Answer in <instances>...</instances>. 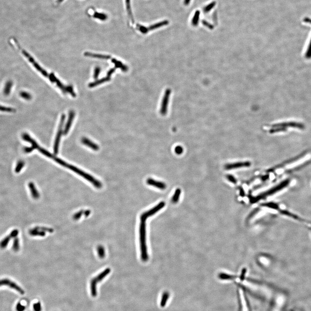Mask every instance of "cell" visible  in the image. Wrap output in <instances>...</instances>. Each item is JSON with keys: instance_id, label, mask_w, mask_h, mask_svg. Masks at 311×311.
Segmentation results:
<instances>
[{"instance_id": "f35d334b", "label": "cell", "mask_w": 311, "mask_h": 311, "mask_svg": "<svg viewBox=\"0 0 311 311\" xmlns=\"http://www.w3.org/2000/svg\"><path fill=\"white\" fill-rule=\"evenodd\" d=\"M191 0H185L184 3L185 5H187L189 4Z\"/></svg>"}, {"instance_id": "7402d4cb", "label": "cell", "mask_w": 311, "mask_h": 311, "mask_svg": "<svg viewBox=\"0 0 311 311\" xmlns=\"http://www.w3.org/2000/svg\"><path fill=\"white\" fill-rule=\"evenodd\" d=\"M126 8H127V11L129 16L130 18L131 21L134 23V20L133 18V14H132V11H131V8H130V0H126Z\"/></svg>"}, {"instance_id": "7a4b0ae2", "label": "cell", "mask_w": 311, "mask_h": 311, "mask_svg": "<svg viewBox=\"0 0 311 311\" xmlns=\"http://www.w3.org/2000/svg\"><path fill=\"white\" fill-rule=\"evenodd\" d=\"M140 250L141 260L147 262L148 259L147 243H146V225L145 222L141 221L139 228Z\"/></svg>"}, {"instance_id": "ac0fdd59", "label": "cell", "mask_w": 311, "mask_h": 311, "mask_svg": "<svg viewBox=\"0 0 311 311\" xmlns=\"http://www.w3.org/2000/svg\"><path fill=\"white\" fill-rule=\"evenodd\" d=\"M13 86V82L11 81H8L6 83L3 89V93L5 95H8L10 94L11 92V89Z\"/></svg>"}, {"instance_id": "74e56055", "label": "cell", "mask_w": 311, "mask_h": 311, "mask_svg": "<svg viewBox=\"0 0 311 311\" xmlns=\"http://www.w3.org/2000/svg\"><path fill=\"white\" fill-rule=\"evenodd\" d=\"M18 232L17 230H14L13 231V232L11 233V234L10 235L11 237H15L17 234H18Z\"/></svg>"}, {"instance_id": "3957f363", "label": "cell", "mask_w": 311, "mask_h": 311, "mask_svg": "<svg viewBox=\"0 0 311 311\" xmlns=\"http://www.w3.org/2000/svg\"><path fill=\"white\" fill-rule=\"evenodd\" d=\"M65 114L62 115L61 120H60V124L58 126V130L55 143H54V152L55 154H57L58 153L61 137H62V133L63 132H64L63 131V128L64 123H65Z\"/></svg>"}, {"instance_id": "d4e9b609", "label": "cell", "mask_w": 311, "mask_h": 311, "mask_svg": "<svg viewBox=\"0 0 311 311\" xmlns=\"http://www.w3.org/2000/svg\"><path fill=\"white\" fill-rule=\"evenodd\" d=\"M0 111L8 112V113H14L16 112V110L15 109L12 108L0 105Z\"/></svg>"}, {"instance_id": "2e32d148", "label": "cell", "mask_w": 311, "mask_h": 311, "mask_svg": "<svg viewBox=\"0 0 311 311\" xmlns=\"http://www.w3.org/2000/svg\"><path fill=\"white\" fill-rule=\"evenodd\" d=\"M110 80V78L106 76V77L103 78L102 79L100 80H96V81H95V82H93V83H91V84H89V87H90V88L95 87L96 86L99 85L101 84H102V83L109 81Z\"/></svg>"}, {"instance_id": "ba28073f", "label": "cell", "mask_w": 311, "mask_h": 311, "mask_svg": "<svg viewBox=\"0 0 311 311\" xmlns=\"http://www.w3.org/2000/svg\"><path fill=\"white\" fill-rule=\"evenodd\" d=\"M3 285L8 286L10 288L14 289L21 294H24V293H25L23 290L21 288L20 286H18L15 283L10 281L9 280H8V279L0 280V286Z\"/></svg>"}, {"instance_id": "4dcf8cb0", "label": "cell", "mask_w": 311, "mask_h": 311, "mask_svg": "<svg viewBox=\"0 0 311 311\" xmlns=\"http://www.w3.org/2000/svg\"><path fill=\"white\" fill-rule=\"evenodd\" d=\"M10 237H7L5 238L1 242L0 246L2 248H4L6 246V245L8 243V242L9 241Z\"/></svg>"}, {"instance_id": "4fadbf2b", "label": "cell", "mask_w": 311, "mask_h": 311, "mask_svg": "<svg viewBox=\"0 0 311 311\" xmlns=\"http://www.w3.org/2000/svg\"><path fill=\"white\" fill-rule=\"evenodd\" d=\"M81 141L82 143L87 147L91 148L93 150H95V151L99 150V146L88 138L85 137H82Z\"/></svg>"}, {"instance_id": "8fae6325", "label": "cell", "mask_w": 311, "mask_h": 311, "mask_svg": "<svg viewBox=\"0 0 311 311\" xmlns=\"http://www.w3.org/2000/svg\"><path fill=\"white\" fill-rule=\"evenodd\" d=\"M250 165V163L249 162L233 163L228 164L227 165H225V169L230 170L232 169L242 168V167H248Z\"/></svg>"}, {"instance_id": "d6a6232c", "label": "cell", "mask_w": 311, "mask_h": 311, "mask_svg": "<svg viewBox=\"0 0 311 311\" xmlns=\"http://www.w3.org/2000/svg\"><path fill=\"white\" fill-rule=\"evenodd\" d=\"M100 69L99 67H96L95 69L93 77L95 79L97 78L100 74Z\"/></svg>"}, {"instance_id": "484cf974", "label": "cell", "mask_w": 311, "mask_h": 311, "mask_svg": "<svg viewBox=\"0 0 311 311\" xmlns=\"http://www.w3.org/2000/svg\"><path fill=\"white\" fill-rule=\"evenodd\" d=\"M20 95L22 98L25 99V100H30L32 98L31 94L27 92H21L20 93Z\"/></svg>"}, {"instance_id": "ffe728a7", "label": "cell", "mask_w": 311, "mask_h": 311, "mask_svg": "<svg viewBox=\"0 0 311 311\" xmlns=\"http://www.w3.org/2000/svg\"><path fill=\"white\" fill-rule=\"evenodd\" d=\"M112 62L115 64V67H118V68H121L122 71H128V68L126 66L124 65V64H122L121 62L120 61H118L116 59H115V58H113L112 59Z\"/></svg>"}, {"instance_id": "52a82bcc", "label": "cell", "mask_w": 311, "mask_h": 311, "mask_svg": "<svg viewBox=\"0 0 311 311\" xmlns=\"http://www.w3.org/2000/svg\"><path fill=\"white\" fill-rule=\"evenodd\" d=\"M272 127L273 128H288V127H292V128L300 129H304L305 128V126L303 124L296 122H283V123L274 124Z\"/></svg>"}, {"instance_id": "5bb4252c", "label": "cell", "mask_w": 311, "mask_h": 311, "mask_svg": "<svg viewBox=\"0 0 311 311\" xmlns=\"http://www.w3.org/2000/svg\"><path fill=\"white\" fill-rule=\"evenodd\" d=\"M29 187L31 192V195L32 198L35 199H37L39 198V193L38 192L36 188L35 185L32 182H30L29 184Z\"/></svg>"}, {"instance_id": "cb8c5ba5", "label": "cell", "mask_w": 311, "mask_h": 311, "mask_svg": "<svg viewBox=\"0 0 311 311\" xmlns=\"http://www.w3.org/2000/svg\"><path fill=\"white\" fill-rule=\"evenodd\" d=\"M200 12L199 11H197L194 14V16L192 21V23L193 26H196L198 25V23L199 18Z\"/></svg>"}, {"instance_id": "836d02e7", "label": "cell", "mask_w": 311, "mask_h": 311, "mask_svg": "<svg viewBox=\"0 0 311 311\" xmlns=\"http://www.w3.org/2000/svg\"><path fill=\"white\" fill-rule=\"evenodd\" d=\"M25 310V307L22 305L21 303L17 304L16 306V310L17 311H24Z\"/></svg>"}, {"instance_id": "d6986e66", "label": "cell", "mask_w": 311, "mask_h": 311, "mask_svg": "<svg viewBox=\"0 0 311 311\" xmlns=\"http://www.w3.org/2000/svg\"><path fill=\"white\" fill-rule=\"evenodd\" d=\"M181 194V190L180 188H177L175 191V193L172 198V202L174 204H176L178 202Z\"/></svg>"}, {"instance_id": "f546056e", "label": "cell", "mask_w": 311, "mask_h": 311, "mask_svg": "<svg viewBox=\"0 0 311 311\" xmlns=\"http://www.w3.org/2000/svg\"><path fill=\"white\" fill-rule=\"evenodd\" d=\"M168 297H169V296H168V293H165L163 296V298H162V300H161L162 301H161V305L162 306H164L165 303L167 302V299H168Z\"/></svg>"}, {"instance_id": "1f68e13d", "label": "cell", "mask_w": 311, "mask_h": 311, "mask_svg": "<svg viewBox=\"0 0 311 311\" xmlns=\"http://www.w3.org/2000/svg\"><path fill=\"white\" fill-rule=\"evenodd\" d=\"M138 28H139V30L141 31V32H142L143 33H146L148 32L149 30H148V28L146 27H144V26H141V25H138Z\"/></svg>"}, {"instance_id": "44dd1931", "label": "cell", "mask_w": 311, "mask_h": 311, "mask_svg": "<svg viewBox=\"0 0 311 311\" xmlns=\"http://www.w3.org/2000/svg\"><path fill=\"white\" fill-rule=\"evenodd\" d=\"M93 16L94 18L102 21H106L108 18L107 15L104 13H99V12H95Z\"/></svg>"}, {"instance_id": "ab89813d", "label": "cell", "mask_w": 311, "mask_h": 311, "mask_svg": "<svg viewBox=\"0 0 311 311\" xmlns=\"http://www.w3.org/2000/svg\"><path fill=\"white\" fill-rule=\"evenodd\" d=\"M64 1V0H58L57 2H58L59 3H60L62 2L63 1Z\"/></svg>"}, {"instance_id": "d590c367", "label": "cell", "mask_w": 311, "mask_h": 311, "mask_svg": "<svg viewBox=\"0 0 311 311\" xmlns=\"http://www.w3.org/2000/svg\"><path fill=\"white\" fill-rule=\"evenodd\" d=\"M82 214V211H80L78 212V213L76 214H75V215H74V216H73V218H74V220H78V219H79V218H80V217H81Z\"/></svg>"}, {"instance_id": "4316f807", "label": "cell", "mask_w": 311, "mask_h": 311, "mask_svg": "<svg viewBox=\"0 0 311 311\" xmlns=\"http://www.w3.org/2000/svg\"><path fill=\"white\" fill-rule=\"evenodd\" d=\"M98 252L99 257L101 258H103L105 257V250L103 247L100 246L98 248Z\"/></svg>"}, {"instance_id": "603a6c76", "label": "cell", "mask_w": 311, "mask_h": 311, "mask_svg": "<svg viewBox=\"0 0 311 311\" xmlns=\"http://www.w3.org/2000/svg\"><path fill=\"white\" fill-rule=\"evenodd\" d=\"M25 163L24 161L23 160H20L16 164V167L15 168V172L16 173H19L20 172L22 169H23L24 165H25Z\"/></svg>"}, {"instance_id": "83f0119b", "label": "cell", "mask_w": 311, "mask_h": 311, "mask_svg": "<svg viewBox=\"0 0 311 311\" xmlns=\"http://www.w3.org/2000/svg\"><path fill=\"white\" fill-rule=\"evenodd\" d=\"M184 149L183 147L181 146H178L176 147L175 148V152L177 154L180 155L183 154V152Z\"/></svg>"}, {"instance_id": "5b68a950", "label": "cell", "mask_w": 311, "mask_h": 311, "mask_svg": "<svg viewBox=\"0 0 311 311\" xmlns=\"http://www.w3.org/2000/svg\"><path fill=\"white\" fill-rule=\"evenodd\" d=\"M22 138L24 141L30 143L32 144L31 147H26L23 149V151L25 153L27 154V153H31L34 150L37 149L39 147L36 142L33 138H32L29 134L27 133H24L23 134Z\"/></svg>"}, {"instance_id": "9a60e30c", "label": "cell", "mask_w": 311, "mask_h": 311, "mask_svg": "<svg viewBox=\"0 0 311 311\" xmlns=\"http://www.w3.org/2000/svg\"><path fill=\"white\" fill-rule=\"evenodd\" d=\"M84 56H85L89 57L102 59H109L111 58V56H109L94 54V53H90V52H86L84 53Z\"/></svg>"}, {"instance_id": "30bf717a", "label": "cell", "mask_w": 311, "mask_h": 311, "mask_svg": "<svg viewBox=\"0 0 311 311\" xmlns=\"http://www.w3.org/2000/svg\"><path fill=\"white\" fill-rule=\"evenodd\" d=\"M147 184L154 187L158 189L164 190L166 187V185L164 183L155 180L152 178H149L147 180Z\"/></svg>"}, {"instance_id": "8992f818", "label": "cell", "mask_w": 311, "mask_h": 311, "mask_svg": "<svg viewBox=\"0 0 311 311\" xmlns=\"http://www.w3.org/2000/svg\"><path fill=\"white\" fill-rule=\"evenodd\" d=\"M170 93L171 90L170 89H167L165 93L162 105H161V109H160V113L162 115H165L167 113V107H168V102H169V98H170Z\"/></svg>"}, {"instance_id": "7c38bea8", "label": "cell", "mask_w": 311, "mask_h": 311, "mask_svg": "<svg viewBox=\"0 0 311 311\" xmlns=\"http://www.w3.org/2000/svg\"><path fill=\"white\" fill-rule=\"evenodd\" d=\"M75 115V112H74V111H70L69 114V117H68L67 122L66 124V126L65 127V129H64V134L65 135H66L68 134V132H69L70 128H71V126L72 123L73 121V119H74Z\"/></svg>"}, {"instance_id": "6da1fadb", "label": "cell", "mask_w": 311, "mask_h": 311, "mask_svg": "<svg viewBox=\"0 0 311 311\" xmlns=\"http://www.w3.org/2000/svg\"><path fill=\"white\" fill-rule=\"evenodd\" d=\"M52 159L55 160L56 162L60 164L61 165L70 169V170H72L73 171L75 172V173L80 175V176L83 177L87 180H88L89 182H91L96 188H100L102 187V184L100 181H98L97 179H95V178H94L92 176H91L89 175V174H87V173L85 172H84L81 170L80 169H78V168L73 166V165L67 163L66 162H65V161L60 159V158L56 157H55L54 156H53V157H52Z\"/></svg>"}, {"instance_id": "9c48e42d", "label": "cell", "mask_w": 311, "mask_h": 311, "mask_svg": "<svg viewBox=\"0 0 311 311\" xmlns=\"http://www.w3.org/2000/svg\"><path fill=\"white\" fill-rule=\"evenodd\" d=\"M290 179H286V180L282 181V182H281V183H280L279 184L277 185L276 186L274 187L271 188L270 191H268L267 193V194H273L274 193L280 191V190H281V189H283V188L285 187H286L288 186V185H289V184H290Z\"/></svg>"}, {"instance_id": "f1b7e54d", "label": "cell", "mask_w": 311, "mask_h": 311, "mask_svg": "<svg viewBox=\"0 0 311 311\" xmlns=\"http://www.w3.org/2000/svg\"><path fill=\"white\" fill-rule=\"evenodd\" d=\"M33 310L34 311H41L42 307H41V304L40 303H34L33 306Z\"/></svg>"}, {"instance_id": "e575fe53", "label": "cell", "mask_w": 311, "mask_h": 311, "mask_svg": "<svg viewBox=\"0 0 311 311\" xmlns=\"http://www.w3.org/2000/svg\"><path fill=\"white\" fill-rule=\"evenodd\" d=\"M14 249L15 251H17L19 249V241L17 239L15 240L14 241Z\"/></svg>"}, {"instance_id": "e0dca14e", "label": "cell", "mask_w": 311, "mask_h": 311, "mask_svg": "<svg viewBox=\"0 0 311 311\" xmlns=\"http://www.w3.org/2000/svg\"><path fill=\"white\" fill-rule=\"evenodd\" d=\"M168 24H169V21H163L154 24V25H151L148 28V30L149 31L154 30L157 29L159 28L160 27L168 25Z\"/></svg>"}, {"instance_id": "277c9868", "label": "cell", "mask_w": 311, "mask_h": 311, "mask_svg": "<svg viewBox=\"0 0 311 311\" xmlns=\"http://www.w3.org/2000/svg\"><path fill=\"white\" fill-rule=\"evenodd\" d=\"M165 205V203L163 201H161L153 208H151L147 211L144 212L142 214H141L140 217L141 221L146 222V220L148 218L154 215L159 211L163 208Z\"/></svg>"}, {"instance_id": "8d00e7d4", "label": "cell", "mask_w": 311, "mask_h": 311, "mask_svg": "<svg viewBox=\"0 0 311 311\" xmlns=\"http://www.w3.org/2000/svg\"><path fill=\"white\" fill-rule=\"evenodd\" d=\"M115 71V68H112V69H110V70H109V71H108V72L107 73V74L106 76H107V77H109V78H110V77H111V75H112V74H113V73H114V72Z\"/></svg>"}]
</instances>
